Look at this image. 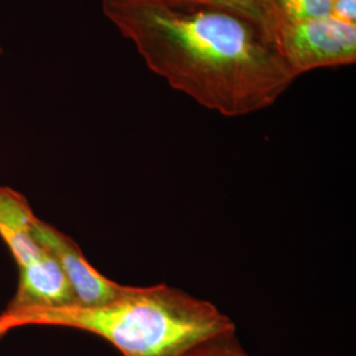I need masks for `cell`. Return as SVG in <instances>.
Returning <instances> with one entry per match:
<instances>
[{
	"label": "cell",
	"mask_w": 356,
	"mask_h": 356,
	"mask_svg": "<svg viewBox=\"0 0 356 356\" xmlns=\"http://www.w3.org/2000/svg\"><path fill=\"white\" fill-rule=\"evenodd\" d=\"M10 330H13V326L10 325V322H8L7 319L0 316V338H1L3 335H6Z\"/></svg>",
	"instance_id": "cell-11"
},
{
	"label": "cell",
	"mask_w": 356,
	"mask_h": 356,
	"mask_svg": "<svg viewBox=\"0 0 356 356\" xmlns=\"http://www.w3.org/2000/svg\"><path fill=\"white\" fill-rule=\"evenodd\" d=\"M182 356H250L238 342L235 332L225 334L198 344Z\"/></svg>",
	"instance_id": "cell-9"
},
{
	"label": "cell",
	"mask_w": 356,
	"mask_h": 356,
	"mask_svg": "<svg viewBox=\"0 0 356 356\" xmlns=\"http://www.w3.org/2000/svg\"><path fill=\"white\" fill-rule=\"evenodd\" d=\"M170 6H201L242 15L261 26L273 40L277 28L275 0H152ZM275 42V41H273Z\"/></svg>",
	"instance_id": "cell-7"
},
{
	"label": "cell",
	"mask_w": 356,
	"mask_h": 356,
	"mask_svg": "<svg viewBox=\"0 0 356 356\" xmlns=\"http://www.w3.org/2000/svg\"><path fill=\"white\" fill-rule=\"evenodd\" d=\"M38 244L57 260L74 294L76 306L92 307L116 298L124 285L103 276L88 261L79 245L70 236L38 219L33 229Z\"/></svg>",
	"instance_id": "cell-4"
},
{
	"label": "cell",
	"mask_w": 356,
	"mask_h": 356,
	"mask_svg": "<svg viewBox=\"0 0 356 356\" xmlns=\"http://www.w3.org/2000/svg\"><path fill=\"white\" fill-rule=\"evenodd\" d=\"M1 53H3V47L0 45V54H1Z\"/></svg>",
	"instance_id": "cell-12"
},
{
	"label": "cell",
	"mask_w": 356,
	"mask_h": 356,
	"mask_svg": "<svg viewBox=\"0 0 356 356\" xmlns=\"http://www.w3.org/2000/svg\"><path fill=\"white\" fill-rule=\"evenodd\" d=\"M19 269L17 289L3 314L20 316L76 304L64 270L47 250L35 261Z\"/></svg>",
	"instance_id": "cell-5"
},
{
	"label": "cell",
	"mask_w": 356,
	"mask_h": 356,
	"mask_svg": "<svg viewBox=\"0 0 356 356\" xmlns=\"http://www.w3.org/2000/svg\"><path fill=\"white\" fill-rule=\"evenodd\" d=\"M331 15L342 22L356 24V0H334Z\"/></svg>",
	"instance_id": "cell-10"
},
{
	"label": "cell",
	"mask_w": 356,
	"mask_h": 356,
	"mask_svg": "<svg viewBox=\"0 0 356 356\" xmlns=\"http://www.w3.org/2000/svg\"><path fill=\"white\" fill-rule=\"evenodd\" d=\"M1 316L13 329L63 326L98 335L123 356H182L198 344L235 332V323L211 302L159 284L123 286L113 301Z\"/></svg>",
	"instance_id": "cell-2"
},
{
	"label": "cell",
	"mask_w": 356,
	"mask_h": 356,
	"mask_svg": "<svg viewBox=\"0 0 356 356\" xmlns=\"http://www.w3.org/2000/svg\"><path fill=\"white\" fill-rule=\"evenodd\" d=\"M332 1L334 0H275L277 26L281 23L329 15Z\"/></svg>",
	"instance_id": "cell-8"
},
{
	"label": "cell",
	"mask_w": 356,
	"mask_h": 356,
	"mask_svg": "<svg viewBox=\"0 0 356 356\" xmlns=\"http://www.w3.org/2000/svg\"><path fill=\"white\" fill-rule=\"evenodd\" d=\"M101 7L152 73L210 111H261L297 79L267 32L242 15L152 0H101Z\"/></svg>",
	"instance_id": "cell-1"
},
{
	"label": "cell",
	"mask_w": 356,
	"mask_h": 356,
	"mask_svg": "<svg viewBox=\"0 0 356 356\" xmlns=\"http://www.w3.org/2000/svg\"><path fill=\"white\" fill-rule=\"evenodd\" d=\"M36 220L38 216L22 193L0 185V238L19 267L44 254L33 234Z\"/></svg>",
	"instance_id": "cell-6"
},
{
	"label": "cell",
	"mask_w": 356,
	"mask_h": 356,
	"mask_svg": "<svg viewBox=\"0 0 356 356\" xmlns=\"http://www.w3.org/2000/svg\"><path fill=\"white\" fill-rule=\"evenodd\" d=\"M273 41L297 78L317 69L355 64L356 24L331 13L281 23Z\"/></svg>",
	"instance_id": "cell-3"
}]
</instances>
